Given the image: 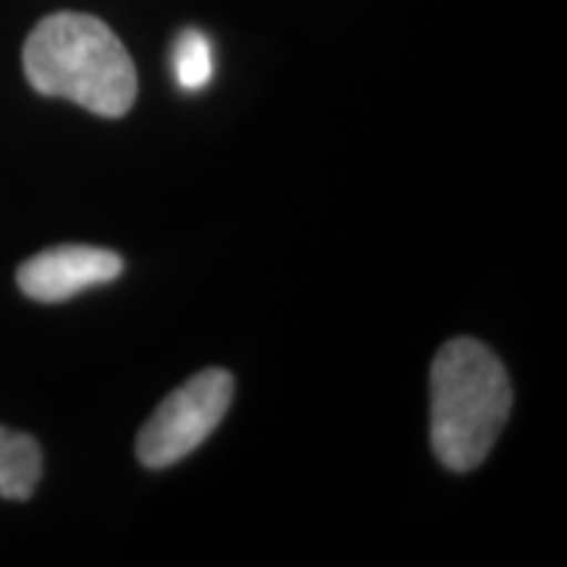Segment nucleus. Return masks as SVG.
I'll list each match as a JSON object with an SVG mask.
<instances>
[{"label": "nucleus", "mask_w": 567, "mask_h": 567, "mask_svg": "<svg viewBox=\"0 0 567 567\" xmlns=\"http://www.w3.org/2000/svg\"><path fill=\"white\" fill-rule=\"evenodd\" d=\"M24 74L40 95L66 97L118 118L137 97V69L109 24L90 13H51L24 42Z\"/></svg>", "instance_id": "obj_1"}, {"label": "nucleus", "mask_w": 567, "mask_h": 567, "mask_svg": "<svg viewBox=\"0 0 567 567\" xmlns=\"http://www.w3.org/2000/svg\"><path fill=\"white\" fill-rule=\"evenodd\" d=\"M513 410L502 360L476 339H452L431 365V446L439 463L465 473L494 450Z\"/></svg>", "instance_id": "obj_2"}, {"label": "nucleus", "mask_w": 567, "mask_h": 567, "mask_svg": "<svg viewBox=\"0 0 567 567\" xmlns=\"http://www.w3.org/2000/svg\"><path fill=\"white\" fill-rule=\"evenodd\" d=\"M234 375L224 368L200 371L155 408L137 436V457L147 467H168L200 446L226 417Z\"/></svg>", "instance_id": "obj_3"}, {"label": "nucleus", "mask_w": 567, "mask_h": 567, "mask_svg": "<svg viewBox=\"0 0 567 567\" xmlns=\"http://www.w3.org/2000/svg\"><path fill=\"white\" fill-rule=\"evenodd\" d=\"M122 271L124 260L116 252L90 245H61L24 260L17 281L30 300L63 302L84 289L118 279Z\"/></svg>", "instance_id": "obj_4"}, {"label": "nucleus", "mask_w": 567, "mask_h": 567, "mask_svg": "<svg viewBox=\"0 0 567 567\" xmlns=\"http://www.w3.org/2000/svg\"><path fill=\"white\" fill-rule=\"evenodd\" d=\"M42 476L40 444L30 434L0 425V496L24 502Z\"/></svg>", "instance_id": "obj_5"}, {"label": "nucleus", "mask_w": 567, "mask_h": 567, "mask_svg": "<svg viewBox=\"0 0 567 567\" xmlns=\"http://www.w3.org/2000/svg\"><path fill=\"white\" fill-rule=\"evenodd\" d=\"M216 71L213 45L200 30H184L174 45V76L176 84L187 92L208 87Z\"/></svg>", "instance_id": "obj_6"}]
</instances>
